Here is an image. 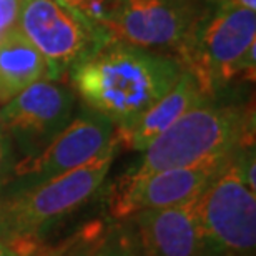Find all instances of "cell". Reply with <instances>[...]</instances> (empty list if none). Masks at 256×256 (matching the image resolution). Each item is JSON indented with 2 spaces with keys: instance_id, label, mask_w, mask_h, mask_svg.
<instances>
[{
  "instance_id": "obj_1",
  "label": "cell",
  "mask_w": 256,
  "mask_h": 256,
  "mask_svg": "<svg viewBox=\"0 0 256 256\" xmlns=\"http://www.w3.org/2000/svg\"><path fill=\"white\" fill-rule=\"evenodd\" d=\"M182 72L175 57L106 42L72 66L68 75L74 94L86 108L124 128L160 100Z\"/></svg>"
},
{
  "instance_id": "obj_2",
  "label": "cell",
  "mask_w": 256,
  "mask_h": 256,
  "mask_svg": "<svg viewBox=\"0 0 256 256\" xmlns=\"http://www.w3.org/2000/svg\"><path fill=\"white\" fill-rule=\"evenodd\" d=\"M118 148L114 135L108 146L90 162L27 192L0 198V240L24 253H44L38 240L102 190Z\"/></svg>"
},
{
  "instance_id": "obj_3",
  "label": "cell",
  "mask_w": 256,
  "mask_h": 256,
  "mask_svg": "<svg viewBox=\"0 0 256 256\" xmlns=\"http://www.w3.org/2000/svg\"><path fill=\"white\" fill-rule=\"evenodd\" d=\"M253 110L206 102L182 115L158 135L124 178H142L170 168L230 158L254 145Z\"/></svg>"
},
{
  "instance_id": "obj_4",
  "label": "cell",
  "mask_w": 256,
  "mask_h": 256,
  "mask_svg": "<svg viewBox=\"0 0 256 256\" xmlns=\"http://www.w3.org/2000/svg\"><path fill=\"white\" fill-rule=\"evenodd\" d=\"M176 62L210 98L238 76L254 78V10L210 2L176 47Z\"/></svg>"
},
{
  "instance_id": "obj_5",
  "label": "cell",
  "mask_w": 256,
  "mask_h": 256,
  "mask_svg": "<svg viewBox=\"0 0 256 256\" xmlns=\"http://www.w3.org/2000/svg\"><path fill=\"white\" fill-rule=\"evenodd\" d=\"M234 155L194 200V210L204 236L220 256H254L256 192L243 182Z\"/></svg>"
},
{
  "instance_id": "obj_6",
  "label": "cell",
  "mask_w": 256,
  "mask_h": 256,
  "mask_svg": "<svg viewBox=\"0 0 256 256\" xmlns=\"http://www.w3.org/2000/svg\"><path fill=\"white\" fill-rule=\"evenodd\" d=\"M17 27L47 64V78L60 80L104 38L60 0H20Z\"/></svg>"
},
{
  "instance_id": "obj_7",
  "label": "cell",
  "mask_w": 256,
  "mask_h": 256,
  "mask_svg": "<svg viewBox=\"0 0 256 256\" xmlns=\"http://www.w3.org/2000/svg\"><path fill=\"white\" fill-rule=\"evenodd\" d=\"M114 135L115 126L85 106L42 152L15 163L0 198L27 192L90 162L108 146Z\"/></svg>"
},
{
  "instance_id": "obj_8",
  "label": "cell",
  "mask_w": 256,
  "mask_h": 256,
  "mask_svg": "<svg viewBox=\"0 0 256 256\" xmlns=\"http://www.w3.org/2000/svg\"><path fill=\"white\" fill-rule=\"evenodd\" d=\"M74 115V90L57 80L42 78L5 102L0 108V130L24 158H30L42 152Z\"/></svg>"
},
{
  "instance_id": "obj_9",
  "label": "cell",
  "mask_w": 256,
  "mask_h": 256,
  "mask_svg": "<svg viewBox=\"0 0 256 256\" xmlns=\"http://www.w3.org/2000/svg\"><path fill=\"white\" fill-rule=\"evenodd\" d=\"M230 158L170 168L142 178L122 176L110 194L112 218L124 220L143 210L168 208L193 202L218 176Z\"/></svg>"
},
{
  "instance_id": "obj_10",
  "label": "cell",
  "mask_w": 256,
  "mask_h": 256,
  "mask_svg": "<svg viewBox=\"0 0 256 256\" xmlns=\"http://www.w3.org/2000/svg\"><path fill=\"white\" fill-rule=\"evenodd\" d=\"M200 10V0H120L105 30L106 42L176 50Z\"/></svg>"
},
{
  "instance_id": "obj_11",
  "label": "cell",
  "mask_w": 256,
  "mask_h": 256,
  "mask_svg": "<svg viewBox=\"0 0 256 256\" xmlns=\"http://www.w3.org/2000/svg\"><path fill=\"white\" fill-rule=\"evenodd\" d=\"M143 256H220L204 236L193 202L143 210L126 218Z\"/></svg>"
},
{
  "instance_id": "obj_12",
  "label": "cell",
  "mask_w": 256,
  "mask_h": 256,
  "mask_svg": "<svg viewBox=\"0 0 256 256\" xmlns=\"http://www.w3.org/2000/svg\"><path fill=\"white\" fill-rule=\"evenodd\" d=\"M210 102V96L202 90L198 82L183 70L175 85L156 100L145 114L124 128H115L118 146L143 152L158 135H162L172 124L198 105Z\"/></svg>"
},
{
  "instance_id": "obj_13",
  "label": "cell",
  "mask_w": 256,
  "mask_h": 256,
  "mask_svg": "<svg viewBox=\"0 0 256 256\" xmlns=\"http://www.w3.org/2000/svg\"><path fill=\"white\" fill-rule=\"evenodd\" d=\"M47 78V64L17 25L0 38V104Z\"/></svg>"
},
{
  "instance_id": "obj_14",
  "label": "cell",
  "mask_w": 256,
  "mask_h": 256,
  "mask_svg": "<svg viewBox=\"0 0 256 256\" xmlns=\"http://www.w3.org/2000/svg\"><path fill=\"white\" fill-rule=\"evenodd\" d=\"M54 256H143L135 230L126 218L95 223Z\"/></svg>"
},
{
  "instance_id": "obj_15",
  "label": "cell",
  "mask_w": 256,
  "mask_h": 256,
  "mask_svg": "<svg viewBox=\"0 0 256 256\" xmlns=\"http://www.w3.org/2000/svg\"><path fill=\"white\" fill-rule=\"evenodd\" d=\"M65 7L85 20L106 44L105 30L108 27L120 0H60Z\"/></svg>"
},
{
  "instance_id": "obj_16",
  "label": "cell",
  "mask_w": 256,
  "mask_h": 256,
  "mask_svg": "<svg viewBox=\"0 0 256 256\" xmlns=\"http://www.w3.org/2000/svg\"><path fill=\"white\" fill-rule=\"evenodd\" d=\"M15 166V158H14V145L10 142V138L0 130V196L5 185L8 183L10 176H12Z\"/></svg>"
},
{
  "instance_id": "obj_17",
  "label": "cell",
  "mask_w": 256,
  "mask_h": 256,
  "mask_svg": "<svg viewBox=\"0 0 256 256\" xmlns=\"http://www.w3.org/2000/svg\"><path fill=\"white\" fill-rule=\"evenodd\" d=\"M20 0H0V38L17 25Z\"/></svg>"
},
{
  "instance_id": "obj_18",
  "label": "cell",
  "mask_w": 256,
  "mask_h": 256,
  "mask_svg": "<svg viewBox=\"0 0 256 256\" xmlns=\"http://www.w3.org/2000/svg\"><path fill=\"white\" fill-rule=\"evenodd\" d=\"M44 253H40V254H28V253H24V252H20V250L17 248H14L12 244H8V243H5L0 240V256H44Z\"/></svg>"
},
{
  "instance_id": "obj_19",
  "label": "cell",
  "mask_w": 256,
  "mask_h": 256,
  "mask_svg": "<svg viewBox=\"0 0 256 256\" xmlns=\"http://www.w3.org/2000/svg\"><path fill=\"white\" fill-rule=\"evenodd\" d=\"M213 4H228L234 5V7H242L248 10H256V0H208Z\"/></svg>"
},
{
  "instance_id": "obj_20",
  "label": "cell",
  "mask_w": 256,
  "mask_h": 256,
  "mask_svg": "<svg viewBox=\"0 0 256 256\" xmlns=\"http://www.w3.org/2000/svg\"><path fill=\"white\" fill-rule=\"evenodd\" d=\"M44 256H54V252H50V250H48V252H45Z\"/></svg>"
}]
</instances>
